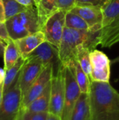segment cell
<instances>
[{"label":"cell","mask_w":119,"mask_h":120,"mask_svg":"<svg viewBox=\"0 0 119 120\" xmlns=\"http://www.w3.org/2000/svg\"><path fill=\"white\" fill-rule=\"evenodd\" d=\"M26 59H36L44 67L50 65L53 70V76L57 75L63 66L59 58L58 49L46 41L32 51Z\"/></svg>","instance_id":"cell-6"},{"label":"cell","mask_w":119,"mask_h":120,"mask_svg":"<svg viewBox=\"0 0 119 120\" xmlns=\"http://www.w3.org/2000/svg\"><path fill=\"white\" fill-rule=\"evenodd\" d=\"M50 94V82L46 86L43 91L34 99L28 107L23 111L29 112H48Z\"/></svg>","instance_id":"cell-16"},{"label":"cell","mask_w":119,"mask_h":120,"mask_svg":"<svg viewBox=\"0 0 119 120\" xmlns=\"http://www.w3.org/2000/svg\"><path fill=\"white\" fill-rule=\"evenodd\" d=\"M66 12L57 10L45 22L42 27L45 39L58 49L65 28V20Z\"/></svg>","instance_id":"cell-7"},{"label":"cell","mask_w":119,"mask_h":120,"mask_svg":"<svg viewBox=\"0 0 119 120\" xmlns=\"http://www.w3.org/2000/svg\"><path fill=\"white\" fill-rule=\"evenodd\" d=\"M5 21H6V18L4 15L3 3H2V0H0V22H4Z\"/></svg>","instance_id":"cell-30"},{"label":"cell","mask_w":119,"mask_h":120,"mask_svg":"<svg viewBox=\"0 0 119 120\" xmlns=\"http://www.w3.org/2000/svg\"><path fill=\"white\" fill-rule=\"evenodd\" d=\"M63 75L65 81V101L60 119L69 120L73 108L81 94L75 78L74 61L67 65H63Z\"/></svg>","instance_id":"cell-4"},{"label":"cell","mask_w":119,"mask_h":120,"mask_svg":"<svg viewBox=\"0 0 119 120\" xmlns=\"http://www.w3.org/2000/svg\"><path fill=\"white\" fill-rule=\"evenodd\" d=\"M15 120H22V111L21 110H20V112H19V114H18V115Z\"/></svg>","instance_id":"cell-35"},{"label":"cell","mask_w":119,"mask_h":120,"mask_svg":"<svg viewBox=\"0 0 119 120\" xmlns=\"http://www.w3.org/2000/svg\"><path fill=\"white\" fill-rule=\"evenodd\" d=\"M36 9L42 29L46 20L57 11L56 0H41Z\"/></svg>","instance_id":"cell-20"},{"label":"cell","mask_w":119,"mask_h":120,"mask_svg":"<svg viewBox=\"0 0 119 120\" xmlns=\"http://www.w3.org/2000/svg\"><path fill=\"white\" fill-rule=\"evenodd\" d=\"M34 3H35V6H36V7H37V6L39 4V3H40L41 0H34Z\"/></svg>","instance_id":"cell-37"},{"label":"cell","mask_w":119,"mask_h":120,"mask_svg":"<svg viewBox=\"0 0 119 120\" xmlns=\"http://www.w3.org/2000/svg\"><path fill=\"white\" fill-rule=\"evenodd\" d=\"M91 120H119V93L109 82H90Z\"/></svg>","instance_id":"cell-1"},{"label":"cell","mask_w":119,"mask_h":120,"mask_svg":"<svg viewBox=\"0 0 119 120\" xmlns=\"http://www.w3.org/2000/svg\"><path fill=\"white\" fill-rule=\"evenodd\" d=\"M65 101V81L63 66L50 80V94L48 112L60 117Z\"/></svg>","instance_id":"cell-9"},{"label":"cell","mask_w":119,"mask_h":120,"mask_svg":"<svg viewBox=\"0 0 119 120\" xmlns=\"http://www.w3.org/2000/svg\"><path fill=\"white\" fill-rule=\"evenodd\" d=\"M74 65L75 78L81 92L83 94H88L90 91V86L91 82L90 78L81 69L80 65L79 64L76 60H74Z\"/></svg>","instance_id":"cell-21"},{"label":"cell","mask_w":119,"mask_h":120,"mask_svg":"<svg viewBox=\"0 0 119 120\" xmlns=\"http://www.w3.org/2000/svg\"><path fill=\"white\" fill-rule=\"evenodd\" d=\"M45 67L36 59H26L20 72L18 85L22 98L39 76Z\"/></svg>","instance_id":"cell-10"},{"label":"cell","mask_w":119,"mask_h":120,"mask_svg":"<svg viewBox=\"0 0 119 120\" xmlns=\"http://www.w3.org/2000/svg\"><path fill=\"white\" fill-rule=\"evenodd\" d=\"M110 0H76V6H86L95 8H102Z\"/></svg>","instance_id":"cell-25"},{"label":"cell","mask_w":119,"mask_h":120,"mask_svg":"<svg viewBox=\"0 0 119 120\" xmlns=\"http://www.w3.org/2000/svg\"><path fill=\"white\" fill-rule=\"evenodd\" d=\"M100 44L102 47H112L119 42V18L109 26L100 30Z\"/></svg>","instance_id":"cell-15"},{"label":"cell","mask_w":119,"mask_h":120,"mask_svg":"<svg viewBox=\"0 0 119 120\" xmlns=\"http://www.w3.org/2000/svg\"><path fill=\"white\" fill-rule=\"evenodd\" d=\"M119 63V56L118 57H116V58H114L112 60H111V63L112 64H114V63Z\"/></svg>","instance_id":"cell-36"},{"label":"cell","mask_w":119,"mask_h":120,"mask_svg":"<svg viewBox=\"0 0 119 120\" xmlns=\"http://www.w3.org/2000/svg\"><path fill=\"white\" fill-rule=\"evenodd\" d=\"M5 43L0 41V57L4 55V48H5Z\"/></svg>","instance_id":"cell-33"},{"label":"cell","mask_w":119,"mask_h":120,"mask_svg":"<svg viewBox=\"0 0 119 120\" xmlns=\"http://www.w3.org/2000/svg\"><path fill=\"white\" fill-rule=\"evenodd\" d=\"M91 64L90 81L109 82L111 76V60L103 52L93 49L90 52Z\"/></svg>","instance_id":"cell-8"},{"label":"cell","mask_w":119,"mask_h":120,"mask_svg":"<svg viewBox=\"0 0 119 120\" xmlns=\"http://www.w3.org/2000/svg\"><path fill=\"white\" fill-rule=\"evenodd\" d=\"M20 57L21 56L15 41L9 38L6 42L4 51V70H7L11 67H13L18 61Z\"/></svg>","instance_id":"cell-17"},{"label":"cell","mask_w":119,"mask_h":120,"mask_svg":"<svg viewBox=\"0 0 119 120\" xmlns=\"http://www.w3.org/2000/svg\"><path fill=\"white\" fill-rule=\"evenodd\" d=\"M91 51L88 49L81 46L79 49L76 57V60L78 61L81 69L90 78L91 73V64L90 60V52Z\"/></svg>","instance_id":"cell-23"},{"label":"cell","mask_w":119,"mask_h":120,"mask_svg":"<svg viewBox=\"0 0 119 120\" xmlns=\"http://www.w3.org/2000/svg\"><path fill=\"white\" fill-rule=\"evenodd\" d=\"M4 77H5V70L0 68V84L4 83Z\"/></svg>","instance_id":"cell-32"},{"label":"cell","mask_w":119,"mask_h":120,"mask_svg":"<svg viewBox=\"0 0 119 120\" xmlns=\"http://www.w3.org/2000/svg\"><path fill=\"white\" fill-rule=\"evenodd\" d=\"M5 25L9 38L14 41L41 31V25L36 7L28 8L6 20Z\"/></svg>","instance_id":"cell-3"},{"label":"cell","mask_w":119,"mask_h":120,"mask_svg":"<svg viewBox=\"0 0 119 120\" xmlns=\"http://www.w3.org/2000/svg\"><path fill=\"white\" fill-rule=\"evenodd\" d=\"M9 39L8 32L6 27L5 22H0V41L6 44V41Z\"/></svg>","instance_id":"cell-28"},{"label":"cell","mask_w":119,"mask_h":120,"mask_svg":"<svg viewBox=\"0 0 119 120\" xmlns=\"http://www.w3.org/2000/svg\"><path fill=\"white\" fill-rule=\"evenodd\" d=\"M21 5L25 6L26 8H32V7H36L35 3L34 0H15Z\"/></svg>","instance_id":"cell-29"},{"label":"cell","mask_w":119,"mask_h":120,"mask_svg":"<svg viewBox=\"0 0 119 120\" xmlns=\"http://www.w3.org/2000/svg\"><path fill=\"white\" fill-rule=\"evenodd\" d=\"M45 41L46 39L43 32L39 31L23 38L15 40V42L18 48L20 56L26 60L27 56Z\"/></svg>","instance_id":"cell-13"},{"label":"cell","mask_w":119,"mask_h":120,"mask_svg":"<svg viewBox=\"0 0 119 120\" xmlns=\"http://www.w3.org/2000/svg\"><path fill=\"white\" fill-rule=\"evenodd\" d=\"M70 11L82 18L89 26L90 30L96 31L101 30L102 12L100 8L86 6H75Z\"/></svg>","instance_id":"cell-12"},{"label":"cell","mask_w":119,"mask_h":120,"mask_svg":"<svg viewBox=\"0 0 119 120\" xmlns=\"http://www.w3.org/2000/svg\"><path fill=\"white\" fill-rule=\"evenodd\" d=\"M25 60L20 57L15 64L7 70H5V77L3 83V92L6 93L18 79L20 72Z\"/></svg>","instance_id":"cell-19"},{"label":"cell","mask_w":119,"mask_h":120,"mask_svg":"<svg viewBox=\"0 0 119 120\" xmlns=\"http://www.w3.org/2000/svg\"><path fill=\"white\" fill-rule=\"evenodd\" d=\"M65 26L76 30H90L89 26L82 18L71 11H68L65 14Z\"/></svg>","instance_id":"cell-22"},{"label":"cell","mask_w":119,"mask_h":120,"mask_svg":"<svg viewBox=\"0 0 119 120\" xmlns=\"http://www.w3.org/2000/svg\"><path fill=\"white\" fill-rule=\"evenodd\" d=\"M69 120H91L88 94H81L73 108Z\"/></svg>","instance_id":"cell-14"},{"label":"cell","mask_w":119,"mask_h":120,"mask_svg":"<svg viewBox=\"0 0 119 120\" xmlns=\"http://www.w3.org/2000/svg\"><path fill=\"white\" fill-rule=\"evenodd\" d=\"M2 3L6 20L9 19L28 8L19 4L15 0H2Z\"/></svg>","instance_id":"cell-24"},{"label":"cell","mask_w":119,"mask_h":120,"mask_svg":"<svg viewBox=\"0 0 119 120\" xmlns=\"http://www.w3.org/2000/svg\"><path fill=\"white\" fill-rule=\"evenodd\" d=\"M46 120H61V119L59 116H57V115H55L53 114L48 112V115Z\"/></svg>","instance_id":"cell-31"},{"label":"cell","mask_w":119,"mask_h":120,"mask_svg":"<svg viewBox=\"0 0 119 120\" xmlns=\"http://www.w3.org/2000/svg\"><path fill=\"white\" fill-rule=\"evenodd\" d=\"M21 101L22 96L18 79L4 94L0 106V120H15L20 110Z\"/></svg>","instance_id":"cell-5"},{"label":"cell","mask_w":119,"mask_h":120,"mask_svg":"<svg viewBox=\"0 0 119 120\" xmlns=\"http://www.w3.org/2000/svg\"><path fill=\"white\" fill-rule=\"evenodd\" d=\"M100 30H76L65 27L58 48V56L62 65L76 60L77 51L81 46L92 51L100 44Z\"/></svg>","instance_id":"cell-2"},{"label":"cell","mask_w":119,"mask_h":120,"mask_svg":"<svg viewBox=\"0 0 119 120\" xmlns=\"http://www.w3.org/2000/svg\"><path fill=\"white\" fill-rule=\"evenodd\" d=\"M52 77V67L50 65L45 67L39 76L30 86L26 94L22 98L20 110H25L28 105L43 91L46 86L50 82Z\"/></svg>","instance_id":"cell-11"},{"label":"cell","mask_w":119,"mask_h":120,"mask_svg":"<svg viewBox=\"0 0 119 120\" xmlns=\"http://www.w3.org/2000/svg\"><path fill=\"white\" fill-rule=\"evenodd\" d=\"M76 6V0H56V9L65 12L70 11Z\"/></svg>","instance_id":"cell-27"},{"label":"cell","mask_w":119,"mask_h":120,"mask_svg":"<svg viewBox=\"0 0 119 120\" xmlns=\"http://www.w3.org/2000/svg\"><path fill=\"white\" fill-rule=\"evenodd\" d=\"M3 96H4V92H3V84H0V106H1V102H2Z\"/></svg>","instance_id":"cell-34"},{"label":"cell","mask_w":119,"mask_h":120,"mask_svg":"<svg viewBox=\"0 0 119 120\" xmlns=\"http://www.w3.org/2000/svg\"><path fill=\"white\" fill-rule=\"evenodd\" d=\"M102 29L109 26L119 18V0H110L102 8Z\"/></svg>","instance_id":"cell-18"},{"label":"cell","mask_w":119,"mask_h":120,"mask_svg":"<svg viewBox=\"0 0 119 120\" xmlns=\"http://www.w3.org/2000/svg\"><path fill=\"white\" fill-rule=\"evenodd\" d=\"M22 111V120H46L48 112H29Z\"/></svg>","instance_id":"cell-26"}]
</instances>
